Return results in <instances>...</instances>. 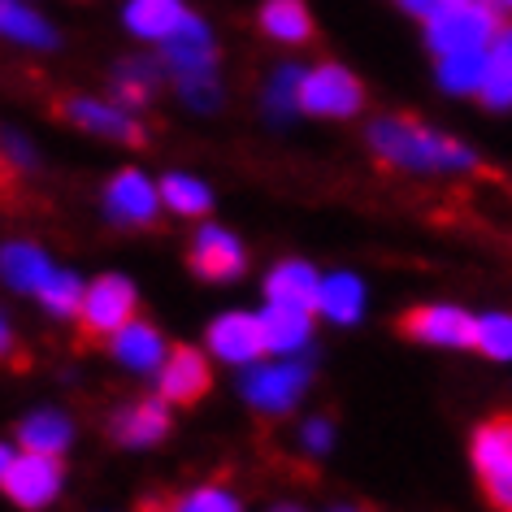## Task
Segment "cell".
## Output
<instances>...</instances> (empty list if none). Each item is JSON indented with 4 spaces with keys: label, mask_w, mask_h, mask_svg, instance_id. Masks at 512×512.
Instances as JSON below:
<instances>
[{
    "label": "cell",
    "mask_w": 512,
    "mask_h": 512,
    "mask_svg": "<svg viewBox=\"0 0 512 512\" xmlns=\"http://www.w3.org/2000/svg\"><path fill=\"white\" fill-rule=\"evenodd\" d=\"M109 356L122 369H131V374H152V369H161V361L170 352H165V335L157 326L131 317L118 335H109Z\"/></svg>",
    "instance_id": "cell-16"
},
{
    "label": "cell",
    "mask_w": 512,
    "mask_h": 512,
    "mask_svg": "<svg viewBox=\"0 0 512 512\" xmlns=\"http://www.w3.org/2000/svg\"><path fill=\"white\" fill-rule=\"evenodd\" d=\"M361 105H365V87L348 66L322 61V66L304 70L300 113H313V118H356Z\"/></svg>",
    "instance_id": "cell-4"
},
{
    "label": "cell",
    "mask_w": 512,
    "mask_h": 512,
    "mask_svg": "<svg viewBox=\"0 0 512 512\" xmlns=\"http://www.w3.org/2000/svg\"><path fill=\"white\" fill-rule=\"evenodd\" d=\"M161 83V70L152 61H122L118 74H113V100L122 105H144V100L157 92Z\"/></svg>",
    "instance_id": "cell-30"
},
{
    "label": "cell",
    "mask_w": 512,
    "mask_h": 512,
    "mask_svg": "<svg viewBox=\"0 0 512 512\" xmlns=\"http://www.w3.org/2000/svg\"><path fill=\"white\" fill-rule=\"evenodd\" d=\"M395 5H400L404 14H413V18H421V22H426V18L434 14V9L443 5V0H395Z\"/></svg>",
    "instance_id": "cell-34"
},
{
    "label": "cell",
    "mask_w": 512,
    "mask_h": 512,
    "mask_svg": "<svg viewBox=\"0 0 512 512\" xmlns=\"http://www.w3.org/2000/svg\"><path fill=\"white\" fill-rule=\"evenodd\" d=\"M209 361L196 348H174L157 369V395L165 404H196L209 391Z\"/></svg>",
    "instance_id": "cell-13"
},
{
    "label": "cell",
    "mask_w": 512,
    "mask_h": 512,
    "mask_svg": "<svg viewBox=\"0 0 512 512\" xmlns=\"http://www.w3.org/2000/svg\"><path fill=\"white\" fill-rule=\"evenodd\" d=\"M161 53H165V66H170L178 79H204V74H213V66H217L213 35L196 14H187L183 27L161 44Z\"/></svg>",
    "instance_id": "cell-14"
},
{
    "label": "cell",
    "mask_w": 512,
    "mask_h": 512,
    "mask_svg": "<svg viewBox=\"0 0 512 512\" xmlns=\"http://www.w3.org/2000/svg\"><path fill=\"white\" fill-rule=\"evenodd\" d=\"M83 283L74 270H53L44 278V287L35 291V300L44 304L53 317H79V304H83Z\"/></svg>",
    "instance_id": "cell-29"
},
{
    "label": "cell",
    "mask_w": 512,
    "mask_h": 512,
    "mask_svg": "<svg viewBox=\"0 0 512 512\" xmlns=\"http://www.w3.org/2000/svg\"><path fill=\"white\" fill-rule=\"evenodd\" d=\"M161 204L178 217H204L213 204V191H209V183H200V178H191V174H165Z\"/></svg>",
    "instance_id": "cell-27"
},
{
    "label": "cell",
    "mask_w": 512,
    "mask_h": 512,
    "mask_svg": "<svg viewBox=\"0 0 512 512\" xmlns=\"http://www.w3.org/2000/svg\"><path fill=\"white\" fill-rule=\"evenodd\" d=\"M469 465L495 512H512V417H491L469 434Z\"/></svg>",
    "instance_id": "cell-3"
},
{
    "label": "cell",
    "mask_w": 512,
    "mask_h": 512,
    "mask_svg": "<svg viewBox=\"0 0 512 512\" xmlns=\"http://www.w3.org/2000/svg\"><path fill=\"white\" fill-rule=\"evenodd\" d=\"M486 57H491V48L434 57V83H439L447 96H473V100H478L482 79H486Z\"/></svg>",
    "instance_id": "cell-23"
},
{
    "label": "cell",
    "mask_w": 512,
    "mask_h": 512,
    "mask_svg": "<svg viewBox=\"0 0 512 512\" xmlns=\"http://www.w3.org/2000/svg\"><path fill=\"white\" fill-rule=\"evenodd\" d=\"M491 5L499 9V14H512V0H491Z\"/></svg>",
    "instance_id": "cell-38"
},
{
    "label": "cell",
    "mask_w": 512,
    "mask_h": 512,
    "mask_svg": "<svg viewBox=\"0 0 512 512\" xmlns=\"http://www.w3.org/2000/svg\"><path fill=\"white\" fill-rule=\"evenodd\" d=\"M400 330L421 348L439 352H473V335H478V313L460 309V304H417L400 322Z\"/></svg>",
    "instance_id": "cell-5"
},
{
    "label": "cell",
    "mask_w": 512,
    "mask_h": 512,
    "mask_svg": "<svg viewBox=\"0 0 512 512\" xmlns=\"http://www.w3.org/2000/svg\"><path fill=\"white\" fill-rule=\"evenodd\" d=\"M109 434L118 439L122 447H157L165 434H170V404L161 400H135V404H122L109 421Z\"/></svg>",
    "instance_id": "cell-15"
},
{
    "label": "cell",
    "mask_w": 512,
    "mask_h": 512,
    "mask_svg": "<svg viewBox=\"0 0 512 512\" xmlns=\"http://www.w3.org/2000/svg\"><path fill=\"white\" fill-rule=\"evenodd\" d=\"M74 439V426L66 413L57 408H40L18 426V447L22 452H44V456H61Z\"/></svg>",
    "instance_id": "cell-25"
},
{
    "label": "cell",
    "mask_w": 512,
    "mask_h": 512,
    "mask_svg": "<svg viewBox=\"0 0 512 512\" xmlns=\"http://www.w3.org/2000/svg\"><path fill=\"white\" fill-rule=\"evenodd\" d=\"M443 5H465V0H443Z\"/></svg>",
    "instance_id": "cell-40"
},
{
    "label": "cell",
    "mask_w": 512,
    "mask_h": 512,
    "mask_svg": "<svg viewBox=\"0 0 512 512\" xmlns=\"http://www.w3.org/2000/svg\"><path fill=\"white\" fill-rule=\"evenodd\" d=\"M261 326H265V343H270L274 356H296L313 343V309H300V304L270 300L261 313Z\"/></svg>",
    "instance_id": "cell-17"
},
{
    "label": "cell",
    "mask_w": 512,
    "mask_h": 512,
    "mask_svg": "<svg viewBox=\"0 0 512 512\" xmlns=\"http://www.w3.org/2000/svg\"><path fill=\"white\" fill-rule=\"evenodd\" d=\"M105 217L109 222H118L126 230H139V226H152L157 222V213L165 209L161 204V183H152L144 170H118L105 183Z\"/></svg>",
    "instance_id": "cell-9"
},
{
    "label": "cell",
    "mask_w": 512,
    "mask_h": 512,
    "mask_svg": "<svg viewBox=\"0 0 512 512\" xmlns=\"http://www.w3.org/2000/svg\"><path fill=\"white\" fill-rule=\"evenodd\" d=\"M317 291H322V274L309 261H278L270 278H265V296L278 304H300V309L317 313Z\"/></svg>",
    "instance_id": "cell-21"
},
{
    "label": "cell",
    "mask_w": 512,
    "mask_h": 512,
    "mask_svg": "<svg viewBox=\"0 0 512 512\" xmlns=\"http://www.w3.org/2000/svg\"><path fill=\"white\" fill-rule=\"evenodd\" d=\"M365 304H369V291L365 283L356 278L352 270H335V274H322V291H317V313L335 326H356L365 317Z\"/></svg>",
    "instance_id": "cell-18"
},
{
    "label": "cell",
    "mask_w": 512,
    "mask_h": 512,
    "mask_svg": "<svg viewBox=\"0 0 512 512\" xmlns=\"http://www.w3.org/2000/svg\"><path fill=\"white\" fill-rule=\"evenodd\" d=\"M300 443H304V452H313V456H322L335 447V426H330L326 417H309L300 426Z\"/></svg>",
    "instance_id": "cell-33"
},
{
    "label": "cell",
    "mask_w": 512,
    "mask_h": 512,
    "mask_svg": "<svg viewBox=\"0 0 512 512\" xmlns=\"http://www.w3.org/2000/svg\"><path fill=\"white\" fill-rule=\"evenodd\" d=\"M473 352H482L486 361H495V365H512V313H504V309L478 313Z\"/></svg>",
    "instance_id": "cell-28"
},
{
    "label": "cell",
    "mask_w": 512,
    "mask_h": 512,
    "mask_svg": "<svg viewBox=\"0 0 512 512\" xmlns=\"http://www.w3.org/2000/svg\"><path fill=\"white\" fill-rule=\"evenodd\" d=\"M191 9L183 5V0H131L126 5V31L135 35V40H152V44H165L170 35L183 27Z\"/></svg>",
    "instance_id": "cell-19"
},
{
    "label": "cell",
    "mask_w": 512,
    "mask_h": 512,
    "mask_svg": "<svg viewBox=\"0 0 512 512\" xmlns=\"http://www.w3.org/2000/svg\"><path fill=\"white\" fill-rule=\"evenodd\" d=\"M61 482H66V473H61V460L57 456L18 452L14 465H9L5 478H0V491L14 499L18 508L40 512V508H48L61 495Z\"/></svg>",
    "instance_id": "cell-8"
},
{
    "label": "cell",
    "mask_w": 512,
    "mask_h": 512,
    "mask_svg": "<svg viewBox=\"0 0 512 512\" xmlns=\"http://www.w3.org/2000/svg\"><path fill=\"white\" fill-rule=\"evenodd\" d=\"M478 100L486 109H495V113L512 109V22H504V31H499L495 44H491V57H486V79H482Z\"/></svg>",
    "instance_id": "cell-24"
},
{
    "label": "cell",
    "mask_w": 512,
    "mask_h": 512,
    "mask_svg": "<svg viewBox=\"0 0 512 512\" xmlns=\"http://www.w3.org/2000/svg\"><path fill=\"white\" fill-rule=\"evenodd\" d=\"M309 391V369L300 361H270V365H248L243 378V400L265 417H283L300 404V395Z\"/></svg>",
    "instance_id": "cell-7"
},
{
    "label": "cell",
    "mask_w": 512,
    "mask_h": 512,
    "mask_svg": "<svg viewBox=\"0 0 512 512\" xmlns=\"http://www.w3.org/2000/svg\"><path fill=\"white\" fill-rule=\"evenodd\" d=\"M9 465H14V447L0 443V478H5V469H9Z\"/></svg>",
    "instance_id": "cell-36"
},
{
    "label": "cell",
    "mask_w": 512,
    "mask_h": 512,
    "mask_svg": "<svg viewBox=\"0 0 512 512\" xmlns=\"http://www.w3.org/2000/svg\"><path fill=\"white\" fill-rule=\"evenodd\" d=\"M53 270L57 265L48 261L44 248H35V243H5V248H0V283H9L14 291H22V296H35Z\"/></svg>",
    "instance_id": "cell-20"
},
{
    "label": "cell",
    "mask_w": 512,
    "mask_h": 512,
    "mask_svg": "<svg viewBox=\"0 0 512 512\" xmlns=\"http://www.w3.org/2000/svg\"><path fill=\"white\" fill-rule=\"evenodd\" d=\"M504 31V14L491 0H465V5H439L426 18V44L434 57L447 53H473V48H491L495 35Z\"/></svg>",
    "instance_id": "cell-2"
},
{
    "label": "cell",
    "mask_w": 512,
    "mask_h": 512,
    "mask_svg": "<svg viewBox=\"0 0 512 512\" xmlns=\"http://www.w3.org/2000/svg\"><path fill=\"white\" fill-rule=\"evenodd\" d=\"M191 274L204 278V283H230V278L243 274V265H248V252H243V243L230 235L226 226H213L204 222L196 230V239H191Z\"/></svg>",
    "instance_id": "cell-11"
},
{
    "label": "cell",
    "mask_w": 512,
    "mask_h": 512,
    "mask_svg": "<svg viewBox=\"0 0 512 512\" xmlns=\"http://www.w3.org/2000/svg\"><path fill=\"white\" fill-rule=\"evenodd\" d=\"M369 152L404 174H469L478 170V152L460 144L456 135H443L434 126L404 118V113H382L369 122Z\"/></svg>",
    "instance_id": "cell-1"
},
{
    "label": "cell",
    "mask_w": 512,
    "mask_h": 512,
    "mask_svg": "<svg viewBox=\"0 0 512 512\" xmlns=\"http://www.w3.org/2000/svg\"><path fill=\"white\" fill-rule=\"evenodd\" d=\"M66 122L79 126L87 135L100 139H118V144H139L144 139V126L135 122V113L122 105V100H96V96H79L66 105Z\"/></svg>",
    "instance_id": "cell-12"
},
{
    "label": "cell",
    "mask_w": 512,
    "mask_h": 512,
    "mask_svg": "<svg viewBox=\"0 0 512 512\" xmlns=\"http://www.w3.org/2000/svg\"><path fill=\"white\" fill-rule=\"evenodd\" d=\"M256 22L274 44H304L313 35V14L304 9V0H265Z\"/></svg>",
    "instance_id": "cell-26"
},
{
    "label": "cell",
    "mask_w": 512,
    "mask_h": 512,
    "mask_svg": "<svg viewBox=\"0 0 512 512\" xmlns=\"http://www.w3.org/2000/svg\"><path fill=\"white\" fill-rule=\"evenodd\" d=\"M270 512H304V508H300V504H274Z\"/></svg>",
    "instance_id": "cell-37"
},
{
    "label": "cell",
    "mask_w": 512,
    "mask_h": 512,
    "mask_svg": "<svg viewBox=\"0 0 512 512\" xmlns=\"http://www.w3.org/2000/svg\"><path fill=\"white\" fill-rule=\"evenodd\" d=\"M204 343H209V352L217 356V361L239 365V369L256 365L265 352H270V343H265V326H261V313H222V317H213Z\"/></svg>",
    "instance_id": "cell-10"
},
{
    "label": "cell",
    "mask_w": 512,
    "mask_h": 512,
    "mask_svg": "<svg viewBox=\"0 0 512 512\" xmlns=\"http://www.w3.org/2000/svg\"><path fill=\"white\" fill-rule=\"evenodd\" d=\"M18 348V335H14V326H9V317L0 313V361H9Z\"/></svg>",
    "instance_id": "cell-35"
},
{
    "label": "cell",
    "mask_w": 512,
    "mask_h": 512,
    "mask_svg": "<svg viewBox=\"0 0 512 512\" xmlns=\"http://www.w3.org/2000/svg\"><path fill=\"white\" fill-rule=\"evenodd\" d=\"M0 40H14L22 48H35V53H48V48H57V31L44 14H35L22 0H0Z\"/></svg>",
    "instance_id": "cell-22"
},
{
    "label": "cell",
    "mask_w": 512,
    "mask_h": 512,
    "mask_svg": "<svg viewBox=\"0 0 512 512\" xmlns=\"http://www.w3.org/2000/svg\"><path fill=\"white\" fill-rule=\"evenodd\" d=\"M135 283L122 274H100L96 283H87L83 291V304H79V326L87 339H100V335H118V330L135 317Z\"/></svg>",
    "instance_id": "cell-6"
},
{
    "label": "cell",
    "mask_w": 512,
    "mask_h": 512,
    "mask_svg": "<svg viewBox=\"0 0 512 512\" xmlns=\"http://www.w3.org/2000/svg\"><path fill=\"white\" fill-rule=\"evenodd\" d=\"M330 512H365V508H356V504H339V508H330Z\"/></svg>",
    "instance_id": "cell-39"
},
{
    "label": "cell",
    "mask_w": 512,
    "mask_h": 512,
    "mask_svg": "<svg viewBox=\"0 0 512 512\" xmlns=\"http://www.w3.org/2000/svg\"><path fill=\"white\" fill-rule=\"evenodd\" d=\"M165 512H243V499L230 495L226 486H196V491L170 499Z\"/></svg>",
    "instance_id": "cell-32"
},
{
    "label": "cell",
    "mask_w": 512,
    "mask_h": 512,
    "mask_svg": "<svg viewBox=\"0 0 512 512\" xmlns=\"http://www.w3.org/2000/svg\"><path fill=\"white\" fill-rule=\"evenodd\" d=\"M300 79H304L300 66H283L270 79V87H265V109H270V118L287 122L291 113H300Z\"/></svg>",
    "instance_id": "cell-31"
}]
</instances>
